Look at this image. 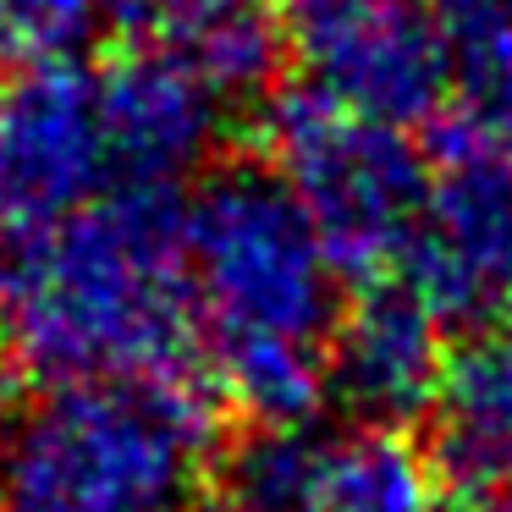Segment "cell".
Wrapping results in <instances>:
<instances>
[{"label": "cell", "instance_id": "obj_1", "mask_svg": "<svg viewBox=\"0 0 512 512\" xmlns=\"http://www.w3.org/2000/svg\"><path fill=\"white\" fill-rule=\"evenodd\" d=\"M182 265L215 386L254 424H309L331 391L336 265L270 166H221L182 204Z\"/></svg>", "mask_w": 512, "mask_h": 512}, {"label": "cell", "instance_id": "obj_2", "mask_svg": "<svg viewBox=\"0 0 512 512\" xmlns=\"http://www.w3.org/2000/svg\"><path fill=\"white\" fill-rule=\"evenodd\" d=\"M0 325L50 386L188 375L199 314L177 193H116L61 226L0 237Z\"/></svg>", "mask_w": 512, "mask_h": 512}, {"label": "cell", "instance_id": "obj_3", "mask_svg": "<svg viewBox=\"0 0 512 512\" xmlns=\"http://www.w3.org/2000/svg\"><path fill=\"white\" fill-rule=\"evenodd\" d=\"M215 446L193 375L67 380L0 435V512H182Z\"/></svg>", "mask_w": 512, "mask_h": 512}, {"label": "cell", "instance_id": "obj_4", "mask_svg": "<svg viewBox=\"0 0 512 512\" xmlns=\"http://www.w3.org/2000/svg\"><path fill=\"white\" fill-rule=\"evenodd\" d=\"M270 171L303 204L336 276L391 281L430 226L435 177L397 127L364 122L309 83L281 94L265 116Z\"/></svg>", "mask_w": 512, "mask_h": 512}, {"label": "cell", "instance_id": "obj_5", "mask_svg": "<svg viewBox=\"0 0 512 512\" xmlns=\"http://www.w3.org/2000/svg\"><path fill=\"white\" fill-rule=\"evenodd\" d=\"M116 160L105 78L89 61H34L0 78V237L61 226L116 199Z\"/></svg>", "mask_w": 512, "mask_h": 512}, {"label": "cell", "instance_id": "obj_6", "mask_svg": "<svg viewBox=\"0 0 512 512\" xmlns=\"http://www.w3.org/2000/svg\"><path fill=\"white\" fill-rule=\"evenodd\" d=\"M309 89L380 127H435L452 105V39L430 0H380L303 34Z\"/></svg>", "mask_w": 512, "mask_h": 512}, {"label": "cell", "instance_id": "obj_7", "mask_svg": "<svg viewBox=\"0 0 512 512\" xmlns=\"http://www.w3.org/2000/svg\"><path fill=\"white\" fill-rule=\"evenodd\" d=\"M452 369L446 320L402 276L369 281L331 331V391L369 430H402L419 413H435Z\"/></svg>", "mask_w": 512, "mask_h": 512}, {"label": "cell", "instance_id": "obj_8", "mask_svg": "<svg viewBox=\"0 0 512 512\" xmlns=\"http://www.w3.org/2000/svg\"><path fill=\"white\" fill-rule=\"evenodd\" d=\"M402 281L446 325L485 303H512V155H452L435 182L430 226Z\"/></svg>", "mask_w": 512, "mask_h": 512}, {"label": "cell", "instance_id": "obj_9", "mask_svg": "<svg viewBox=\"0 0 512 512\" xmlns=\"http://www.w3.org/2000/svg\"><path fill=\"white\" fill-rule=\"evenodd\" d=\"M105 116L127 193H171L210 160L221 138V94L160 56H122L100 67Z\"/></svg>", "mask_w": 512, "mask_h": 512}, {"label": "cell", "instance_id": "obj_10", "mask_svg": "<svg viewBox=\"0 0 512 512\" xmlns=\"http://www.w3.org/2000/svg\"><path fill=\"white\" fill-rule=\"evenodd\" d=\"M94 12L138 56L177 61L215 94H248L276 72L270 0H94Z\"/></svg>", "mask_w": 512, "mask_h": 512}, {"label": "cell", "instance_id": "obj_11", "mask_svg": "<svg viewBox=\"0 0 512 512\" xmlns=\"http://www.w3.org/2000/svg\"><path fill=\"white\" fill-rule=\"evenodd\" d=\"M446 39H452V105L435 122L446 160L512 155V12L452 23Z\"/></svg>", "mask_w": 512, "mask_h": 512}, {"label": "cell", "instance_id": "obj_12", "mask_svg": "<svg viewBox=\"0 0 512 512\" xmlns=\"http://www.w3.org/2000/svg\"><path fill=\"white\" fill-rule=\"evenodd\" d=\"M314 512H452L446 474L402 430H358L331 446Z\"/></svg>", "mask_w": 512, "mask_h": 512}, {"label": "cell", "instance_id": "obj_13", "mask_svg": "<svg viewBox=\"0 0 512 512\" xmlns=\"http://www.w3.org/2000/svg\"><path fill=\"white\" fill-rule=\"evenodd\" d=\"M331 435L314 424H248L221 457L232 512H314L331 468Z\"/></svg>", "mask_w": 512, "mask_h": 512}, {"label": "cell", "instance_id": "obj_14", "mask_svg": "<svg viewBox=\"0 0 512 512\" xmlns=\"http://www.w3.org/2000/svg\"><path fill=\"white\" fill-rule=\"evenodd\" d=\"M94 0H0V67H34V61L72 56L94 28Z\"/></svg>", "mask_w": 512, "mask_h": 512}, {"label": "cell", "instance_id": "obj_15", "mask_svg": "<svg viewBox=\"0 0 512 512\" xmlns=\"http://www.w3.org/2000/svg\"><path fill=\"white\" fill-rule=\"evenodd\" d=\"M369 6H380V0H270L276 23H292L298 34H314V28H325V23H342V17L369 12Z\"/></svg>", "mask_w": 512, "mask_h": 512}, {"label": "cell", "instance_id": "obj_16", "mask_svg": "<svg viewBox=\"0 0 512 512\" xmlns=\"http://www.w3.org/2000/svg\"><path fill=\"white\" fill-rule=\"evenodd\" d=\"M435 23H463V17H485V12H512V0H430Z\"/></svg>", "mask_w": 512, "mask_h": 512}, {"label": "cell", "instance_id": "obj_17", "mask_svg": "<svg viewBox=\"0 0 512 512\" xmlns=\"http://www.w3.org/2000/svg\"><path fill=\"white\" fill-rule=\"evenodd\" d=\"M17 386H23V353H17V342L0 325V408L17 397Z\"/></svg>", "mask_w": 512, "mask_h": 512}, {"label": "cell", "instance_id": "obj_18", "mask_svg": "<svg viewBox=\"0 0 512 512\" xmlns=\"http://www.w3.org/2000/svg\"><path fill=\"white\" fill-rule=\"evenodd\" d=\"M501 342L512 347V314H507V320H501Z\"/></svg>", "mask_w": 512, "mask_h": 512}, {"label": "cell", "instance_id": "obj_19", "mask_svg": "<svg viewBox=\"0 0 512 512\" xmlns=\"http://www.w3.org/2000/svg\"><path fill=\"white\" fill-rule=\"evenodd\" d=\"M496 512H512V496H507V501H496Z\"/></svg>", "mask_w": 512, "mask_h": 512}, {"label": "cell", "instance_id": "obj_20", "mask_svg": "<svg viewBox=\"0 0 512 512\" xmlns=\"http://www.w3.org/2000/svg\"><path fill=\"white\" fill-rule=\"evenodd\" d=\"M204 512H232V507H204Z\"/></svg>", "mask_w": 512, "mask_h": 512}]
</instances>
